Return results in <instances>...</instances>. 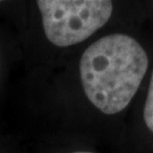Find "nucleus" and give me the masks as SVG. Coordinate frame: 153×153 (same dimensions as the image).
I'll use <instances>...</instances> for the list:
<instances>
[{
	"label": "nucleus",
	"instance_id": "3",
	"mask_svg": "<svg viewBox=\"0 0 153 153\" xmlns=\"http://www.w3.org/2000/svg\"><path fill=\"white\" fill-rule=\"evenodd\" d=\"M144 121L150 131L153 133V71L151 75V81H150V86H149L148 97L144 105V112H143Z\"/></svg>",
	"mask_w": 153,
	"mask_h": 153
},
{
	"label": "nucleus",
	"instance_id": "4",
	"mask_svg": "<svg viewBox=\"0 0 153 153\" xmlns=\"http://www.w3.org/2000/svg\"><path fill=\"white\" fill-rule=\"evenodd\" d=\"M73 153H94V152H88V151H76V152Z\"/></svg>",
	"mask_w": 153,
	"mask_h": 153
},
{
	"label": "nucleus",
	"instance_id": "1",
	"mask_svg": "<svg viewBox=\"0 0 153 153\" xmlns=\"http://www.w3.org/2000/svg\"><path fill=\"white\" fill-rule=\"evenodd\" d=\"M149 67L143 47L129 35L115 33L93 42L79 61L81 82L90 102L105 115L131 103Z\"/></svg>",
	"mask_w": 153,
	"mask_h": 153
},
{
	"label": "nucleus",
	"instance_id": "2",
	"mask_svg": "<svg viewBox=\"0 0 153 153\" xmlns=\"http://www.w3.org/2000/svg\"><path fill=\"white\" fill-rule=\"evenodd\" d=\"M45 36L57 47H71L88 39L110 19V0H39Z\"/></svg>",
	"mask_w": 153,
	"mask_h": 153
}]
</instances>
